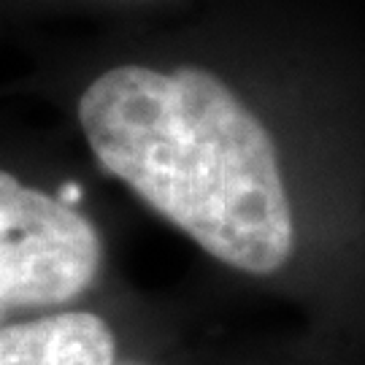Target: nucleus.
Masks as SVG:
<instances>
[{
  "label": "nucleus",
  "instance_id": "1",
  "mask_svg": "<svg viewBox=\"0 0 365 365\" xmlns=\"http://www.w3.org/2000/svg\"><path fill=\"white\" fill-rule=\"evenodd\" d=\"M92 155L211 257L249 276L282 271L295 222L260 119L206 68L117 66L78 98Z\"/></svg>",
  "mask_w": 365,
  "mask_h": 365
},
{
  "label": "nucleus",
  "instance_id": "2",
  "mask_svg": "<svg viewBox=\"0 0 365 365\" xmlns=\"http://www.w3.org/2000/svg\"><path fill=\"white\" fill-rule=\"evenodd\" d=\"M101 235L68 203L0 170V322L14 309L63 306L95 282Z\"/></svg>",
  "mask_w": 365,
  "mask_h": 365
},
{
  "label": "nucleus",
  "instance_id": "3",
  "mask_svg": "<svg viewBox=\"0 0 365 365\" xmlns=\"http://www.w3.org/2000/svg\"><path fill=\"white\" fill-rule=\"evenodd\" d=\"M0 365H117V339L92 312L0 327Z\"/></svg>",
  "mask_w": 365,
  "mask_h": 365
}]
</instances>
